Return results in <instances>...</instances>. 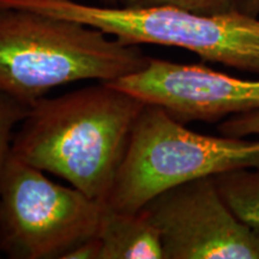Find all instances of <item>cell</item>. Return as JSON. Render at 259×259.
Listing matches in <instances>:
<instances>
[{"label": "cell", "instance_id": "cell-1", "mask_svg": "<svg viewBox=\"0 0 259 259\" xmlns=\"http://www.w3.org/2000/svg\"><path fill=\"white\" fill-rule=\"evenodd\" d=\"M145 102L109 83L32 103L11 154L107 203Z\"/></svg>", "mask_w": 259, "mask_h": 259}, {"label": "cell", "instance_id": "cell-2", "mask_svg": "<svg viewBox=\"0 0 259 259\" xmlns=\"http://www.w3.org/2000/svg\"><path fill=\"white\" fill-rule=\"evenodd\" d=\"M149 60L138 45L73 19L0 8V94L30 107L57 87L113 82Z\"/></svg>", "mask_w": 259, "mask_h": 259}, {"label": "cell", "instance_id": "cell-3", "mask_svg": "<svg viewBox=\"0 0 259 259\" xmlns=\"http://www.w3.org/2000/svg\"><path fill=\"white\" fill-rule=\"evenodd\" d=\"M239 168H259V139L197 134L162 107L145 103L106 205L136 213L163 191Z\"/></svg>", "mask_w": 259, "mask_h": 259}, {"label": "cell", "instance_id": "cell-4", "mask_svg": "<svg viewBox=\"0 0 259 259\" xmlns=\"http://www.w3.org/2000/svg\"><path fill=\"white\" fill-rule=\"evenodd\" d=\"M0 8L73 19L127 45L184 48L205 61L259 73V19L238 10L202 15L169 6L126 8L76 0H0Z\"/></svg>", "mask_w": 259, "mask_h": 259}, {"label": "cell", "instance_id": "cell-5", "mask_svg": "<svg viewBox=\"0 0 259 259\" xmlns=\"http://www.w3.org/2000/svg\"><path fill=\"white\" fill-rule=\"evenodd\" d=\"M105 209L11 154L0 180V250L14 259H63L97 235Z\"/></svg>", "mask_w": 259, "mask_h": 259}, {"label": "cell", "instance_id": "cell-6", "mask_svg": "<svg viewBox=\"0 0 259 259\" xmlns=\"http://www.w3.org/2000/svg\"><path fill=\"white\" fill-rule=\"evenodd\" d=\"M139 212L160 233L164 259H259V233L233 212L213 176L163 191Z\"/></svg>", "mask_w": 259, "mask_h": 259}, {"label": "cell", "instance_id": "cell-7", "mask_svg": "<svg viewBox=\"0 0 259 259\" xmlns=\"http://www.w3.org/2000/svg\"><path fill=\"white\" fill-rule=\"evenodd\" d=\"M106 83L162 107L183 124L259 109V79L235 78L204 65L150 58L144 69Z\"/></svg>", "mask_w": 259, "mask_h": 259}, {"label": "cell", "instance_id": "cell-8", "mask_svg": "<svg viewBox=\"0 0 259 259\" xmlns=\"http://www.w3.org/2000/svg\"><path fill=\"white\" fill-rule=\"evenodd\" d=\"M97 238L100 259H164L160 233L142 212L115 211L106 205Z\"/></svg>", "mask_w": 259, "mask_h": 259}, {"label": "cell", "instance_id": "cell-9", "mask_svg": "<svg viewBox=\"0 0 259 259\" xmlns=\"http://www.w3.org/2000/svg\"><path fill=\"white\" fill-rule=\"evenodd\" d=\"M213 178L233 212L259 233V168H239Z\"/></svg>", "mask_w": 259, "mask_h": 259}, {"label": "cell", "instance_id": "cell-10", "mask_svg": "<svg viewBox=\"0 0 259 259\" xmlns=\"http://www.w3.org/2000/svg\"><path fill=\"white\" fill-rule=\"evenodd\" d=\"M30 111V106L0 94V180L11 155L14 128L21 124Z\"/></svg>", "mask_w": 259, "mask_h": 259}, {"label": "cell", "instance_id": "cell-11", "mask_svg": "<svg viewBox=\"0 0 259 259\" xmlns=\"http://www.w3.org/2000/svg\"><path fill=\"white\" fill-rule=\"evenodd\" d=\"M126 8H160L169 6L202 15L227 14L236 10V0H119Z\"/></svg>", "mask_w": 259, "mask_h": 259}, {"label": "cell", "instance_id": "cell-12", "mask_svg": "<svg viewBox=\"0 0 259 259\" xmlns=\"http://www.w3.org/2000/svg\"><path fill=\"white\" fill-rule=\"evenodd\" d=\"M219 131L227 137L246 138L259 136V109L231 115L219 125Z\"/></svg>", "mask_w": 259, "mask_h": 259}, {"label": "cell", "instance_id": "cell-13", "mask_svg": "<svg viewBox=\"0 0 259 259\" xmlns=\"http://www.w3.org/2000/svg\"><path fill=\"white\" fill-rule=\"evenodd\" d=\"M101 253V241L96 236L77 245L64 255L63 259H100Z\"/></svg>", "mask_w": 259, "mask_h": 259}, {"label": "cell", "instance_id": "cell-14", "mask_svg": "<svg viewBox=\"0 0 259 259\" xmlns=\"http://www.w3.org/2000/svg\"><path fill=\"white\" fill-rule=\"evenodd\" d=\"M236 10L252 17H258L259 0H236Z\"/></svg>", "mask_w": 259, "mask_h": 259}, {"label": "cell", "instance_id": "cell-15", "mask_svg": "<svg viewBox=\"0 0 259 259\" xmlns=\"http://www.w3.org/2000/svg\"><path fill=\"white\" fill-rule=\"evenodd\" d=\"M105 5H119V0H101Z\"/></svg>", "mask_w": 259, "mask_h": 259}]
</instances>
